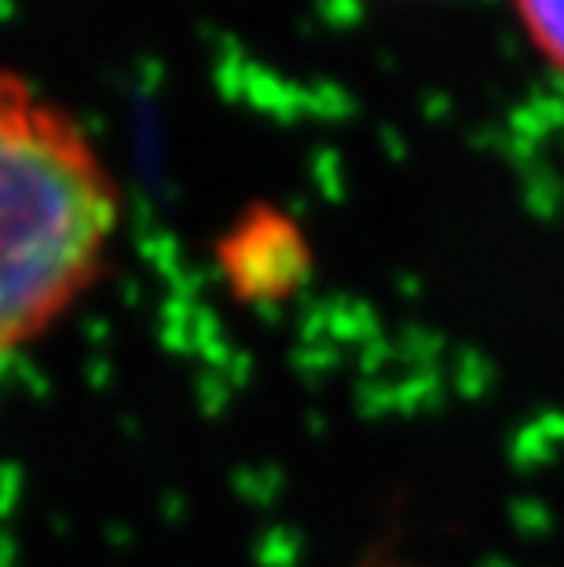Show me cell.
<instances>
[{
  "mask_svg": "<svg viewBox=\"0 0 564 567\" xmlns=\"http://www.w3.org/2000/svg\"><path fill=\"white\" fill-rule=\"evenodd\" d=\"M122 195L85 125L0 66V363L95 286Z\"/></svg>",
  "mask_w": 564,
  "mask_h": 567,
  "instance_id": "obj_1",
  "label": "cell"
},
{
  "mask_svg": "<svg viewBox=\"0 0 564 567\" xmlns=\"http://www.w3.org/2000/svg\"><path fill=\"white\" fill-rule=\"evenodd\" d=\"M532 52L564 78V0H510Z\"/></svg>",
  "mask_w": 564,
  "mask_h": 567,
  "instance_id": "obj_2",
  "label": "cell"
}]
</instances>
